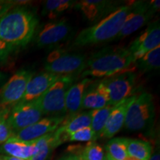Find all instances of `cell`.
Masks as SVG:
<instances>
[{"mask_svg": "<svg viewBox=\"0 0 160 160\" xmlns=\"http://www.w3.org/2000/svg\"><path fill=\"white\" fill-rule=\"evenodd\" d=\"M159 44V22L155 21L149 24L145 31L131 44L128 49L137 61L146 53L160 46Z\"/></svg>", "mask_w": 160, "mask_h": 160, "instance_id": "cell-14", "label": "cell"}, {"mask_svg": "<svg viewBox=\"0 0 160 160\" xmlns=\"http://www.w3.org/2000/svg\"><path fill=\"white\" fill-rule=\"evenodd\" d=\"M105 160H106V159H105Z\"/></svg>", "mask_w": 160, "mask_h": 160, "instance_id": "cell-38", "label": "cell"}, {"mask_svg": "<svg viewBox=\"0 0 160 160\" xmlns=\"http://www.w3.org/2000/svg\"><path fill=\"white\" fill-rule=\"evenodd\" d=\"M93 82L91 78H84L83 79L73 82L68 90L65 97V113L67 117L73 116L82 110V102L88 87Z\"/></svg>", "mask_w": 160, "mask_h": 160, "instance_id": "cell-17", "label": "cell"}, {"mask_svg": "<svg viewBox=\"0 0 160 160\" xmlns=\"http://www.w3.org/2000/svg\"><path fill=\"white\" fill-rule=\"evenodd\" d=\"M73 33V28L67 19L51 22L43 26L36 38L38 48H50L65 42Z\"/></svg>", "mask_w": 160, "mask_h": 160, "instance_id": "cell-11", "label": "cell"}, {"mask_svg": "<svg viewBox=\"0 0 160 160\" xmlns=\"http://www.w3.org/2000/svg\"><path fill=\"white\" fill-rule=\"evenodd\" d=\"M76 1L72 0H48L43 4L42 14L50 19H55L64 12L74 7Z\"/></svg>", "mask_w": 160, "mask_h": 160, "instance_id": "cell-22", "label": "cell"}, {"mask_svg": "<svg viewBox=\"0 0 160 160\" xmlns=\"http://www.w3.org/2000/svg\"><path fill=\"white\" fill-rule=\"evenodd\" d=\"M137 95L127 98L113 106L99 138L111 139L122 128L129 105Z\"/></svg>", "mask_w": 160, "mask_h": 160, "instance_id": "cell-15", "label": "cell"}, {"mask_svg": "<svg viewBox=\"0 0 160 160\" xmlns=\"http://www.w3.org/2000/svg\"><path fill=\"white\" fill-rule=\"evenodd\" d=\"M66 117H47L29 127L17 132L12 138L21 141H33L55 131L65 121Z\"/></svg>", "mask_w": 160, "mask_h": 160, "instance_id": "cell-12", "label": "cell"}, {"mask_svg": "<svg viewBox=\"0 0 160 160\" xmlns=\"http://www.w3.org/2000/svg\"><path fill=\"white\" fill-rule=\"evenodd\" d=\"M113 106L108 105L102 108L92 110L91 127L95 133L97 139H99L102 131L105 127L106 122Z\"/></svg>", "mask_w": 160, "mask_h": 160, "instance_id": "cell-26", "label": "cell"}, {"mask_svg": "<svg viewBox=\"0 0 160 160\" xmlns=\"http://www.w3.org/2000/svg\"><path fill=\"white\" fill-rule=\"evenodd\" d=\"M127 150L128 157L139 160H148L152 153V147L148 142L136 139H128Z\"/></svg>", "mask_w": 160, "mask_h": 160, "instance_id": "cell-23", "label": "cell"}, {"mask_svg": "<svg viewBox=\"0 0 160 160\" xmlns=\"http://www.w3.org/2000/svg\"><path fill=\"white\" fill-rule=\"evenodd\" d=\"M97 139L91 126L74 132L68 138V141L70 142H93Z\"/></svg>", "mask_w": 160, "mask_h": 160, "instance_id": "cell-29", "label": "cell"}, {"mask_svg": "<svg viewBox=\"0 0 160 160\" xmlns=\"http://www.w3.org/2000/svg\"><path fill=\"white\" fill-rule=\"evenodd\" d=\"M73 76H62L36 102L44 115L64 117L65 97L68 90L74 82Z\"/></svg>", "mask_w": 160, "mask_h": 160, "instance_id": "cell-5", "label": "cell"}, {"mask_svg": "<svg viewBox=\"0 0 160 160\" xmlns=\"http://www.w3.org/2000/svg\"><path fill=\"white\" fill-rule=\"evenodd\" d=\"M125 160H139V159H136V158H133V157H128Z\"/></svg>", "mask_w": 160, "mask_h": 160, "instance_id": "cell-36", "label": "cell"}, {"mask_svg": "<svg viewBox=\"0 0 160 160\" xmlns=\"http://www.w3.org/2000/svg\"><path fill=\"white\" fill-rule=\"evenodd\" d=\"M59 160H81L79 157L73 153H69V154L63 156Z\"/></svg>", "mask_w": 160, "mask_h": 160, "instance_id": "cell-32", "label": "cell"}, {"mask_svg": "<svg viewBox=\"0 0 160 160\" xmlns=\"http://www.w3.org/2000/svg\"><path fill=\"white\" fill-rule=\"evenodd\" d=\"M43 113L36 100L18 103L12 108L8 117V124L14 134L42 119Z\"/></svg>", "mask_w": 160, "mask_h": 160, "instance_id": "cell-10", "label": "cell"}, {"mask_svg": "<svg viewBox=\"0 0 160 160\" xmlns=\"http://www.w3.org/2000/svg\"><path fill=\"white\" fill-rule=\"evenodd\" d=\"M128 138L125 137H117L110 140L105 146L108 154L113 160H125L128 157Z\"/></svg>", "mask_w": 160, "mask_h": 160, "instance_id": "cell-25", "label": "cell"}, {"mask_svg": "<svg viewBox=\"0 0 160 160\" xmlns=\"http://www.w3.org/2000/svg\"><path fill=\"white\" fill-rule=\"evenodd\" d=\"M154 118L153 96L148 92H143L137 95L129 105L124 125L129 131H144L151 127Z\"/></svg>", "mask_w": 160, "mask_h": 160, "instance_id": "cell-4", "label": "cell"}, {"mask_svg": "<svg viewBox=\"0 0 160 160\" xmlns=\"http://www.w3.org/2000/svg\"><path fill=\"white\" fill-rule=\"evenodd\" d=\"M60 77V76L42 72L39 74L33 75L28 83L25 94L18 103H25L34 101L39 98ZM17 103V104H18Z\"/></svg>", "mask_w": 160, "mask_h": 160, "instance_id": "cell-16", "label": "cell"}, {"mask_svg": "<svg viewBox=\"0 0 160 160\" xmlns=\"http://www.w3.org/2000/svg\"><path fill=\"white\" fill-rule=\"evenodd\" d=\"M87 57L80 53H71L65 50H55L46 58V72L60 76H73L82 73L85 69Z\"/></svg>", "mask_w": 160, "mask_h": 160, "instance_id": "cell-6", "label": "cell"}, {"mask_svg": "<svg viewBox=\"0 0 160 160\" xmlns=\"http://www.w3.org/2000/svg\"><path fill=\"white\" fill-rule=\"evenodd\" d=\"M91 125V111L79 112L73 116L66 117L65 121L57 129V131L64 143L68 141V138L72 133L84 128L90 127Z\"/></svg>", "mask_w": 160, "mask_h": 160, "instance_id": "cell-20", "label": "cell"}, {"mask_svg": "<svg viewBox=\"0 0 160 160\" xmlns=\"http://www.w3.org/2000/svg\"><path fill=\"white\" fill-rule=\"evenodd\" d=\"M21 2L11 1V0H0V18L2 17L7 12L18 5H20Z\"/></svg>", "mask_w": 160, "mask_h": 160, "instance_id": "cell-31", "label": "cell"}, {"mask_svg": "<svg viewBox=\"0 0 160 160\" xmlns=\"http://www.w3.org/2000/svg\"><path fill=\"white\" fill-rule=\"evenodd\" d=\"M148 160H160V154L159 149L156 150V151L151 156Z\"/></svg>", "mask_w": 160, "mask_h": 160, "instance_id": "cell-34", "label": "cell"}, {"mask_svg": "<svg viewBox=\"0 0 160 160\" xmlns=\"http://www.w3.org/2000/svg\"><path fill=\"white\" fill-rule=\"evenodd\" d=\"M34 75L30 70L22 69L14 73L0 88V107L13 108L23 97L28 83Z\"/></svg>", "mask_w": 160, "mask_h": 160, "instance_id": "cell-9", "label": "cell"}, {"mask_svg": "<svg viewBox=\"0 0 160 160\" xmlns=\"http://www.w3.org/2000/svg\"><path fill=\"white\" fill-rule=\"evenodd\" d=\"M131 7L132 2L122 5L94 25L82 30L76 37L73 46L83 47L114 40Z\"/></svg>", "mask_w": 160, "mask_h": 160, "instance_id": "cell-3", "label": "cell"}, {"mask_svg": "<svg viewBox=\"0 0 160 160\" xmlns=\"http://www.w3.org/2000/svg\"><path fill=\"white\" fill-rule=\"evenodd\" d=\"M39 19L34 10L16 6L0 18V40L17 48L27 45L34 36Z\"/></svg>", "mask_w": 160, "mask_h": 160, "instance_id": "cell-2", "label": "cell"}, {"mask_svg": "<svg viewBox=\"0 0 160 160\" xmlns=\"http://www.w3.org/2000/svg\"><path fill=\"white\" fill-rule=\"evenodd\" d=\"M121 2L109 0H81L76 2L74 8L82 13L90 22L96 21L109 15L122 6Z\"/></svg>", "mask_w": 160, "mask_h": 160, "instance_id": "cell-13", "label": "cell"}, {"mask_svg": "<svg viewBox=\"0 0 160 160\" xmlns=\"http://www.w3.org/2000/svg\"><path fill=\"white\" fill-rule=\"evenodd\" d=\"M36 153V140L25 142L11 137L7 142L0 145V154L19 159L31 160L34 157Z\"/></svg>", "mask_w": 160, "mask_h": 160, "instance_id": "cell-19", "label": "cell"}, {"mask_svg": "<svg viewBox=\"0 0 160 160\" xmlns=\"http://www.w3.org/2000/svg\"><path fill=\"white\" fill-rule=\"evenodd\" d=\"M105 157H106V160H113L108 154V153H106Z\"/></svg>", "mask_w": 160, "mask_h": 160, "instance_id": "cell-37", "label": "cell"}, {"mask_svg": "<svg viewBox=\"0 0 160 160\" xmlns=\"http://www.w3.org/2000/svg\"><path fill=\"white\" fill-rule=\"evenodd\" d=\"M62 143L57 130L36 139L37 153L31 160H47L53 150Z\"/></svg>", "mask_w": 160, "mask_h": 160, "instance_id": "cell-21", "label": "cell"}, {"mask_svg": "<svg viewBox=\"0 0 160 160\" xmlns=\"http://www.w3.org/2000/svg\"><path fill=\"white\" fill-rule=\"evenodd\" d=\"M77 156L81 160H105L103 147L95 141L89 142Z\"/></svg>", "mask_w": 160, "mask_h": 160, "instance_id": "cell-27", "label": "cell"}, {"mask_svg": "<svg viewBox=\"0 0 160 160\" xmlns=\"http://www.w3.org/2000/svg\"><path fill=\"white\" fill-rule=\"evenodd\" d=\"M109 105L108 91L102 81H93L86 90L84 94L82 110H97Z\"/></svg>", "mask_w": 160, "mask_h": 160, "instance_id": "cell-18", "label": "cell"}, {"mask_svg": "<svg viewBox=\"0 0 160 160\" xmlns=\"http://www.w3.org/2000/svg\"><path fill=\"white\" fill-rule=\"evenodd\" d=\"M160 46L146 53L136 61V68L142 72H150L159 68Z\"/></svg>", "mask_w": 160, "mask_h": 160, "instance_id": "cell-24", "label": "cell"}, {"mask_svg": "<svg viewBox=\"0 0 160 160\" xmlns=\"http://www.w3.org/2000/svg\"><path fill=\"white\" fill-rule=\"evenodd\" d=\"M11 108L0 107V145L13 137V131L8 124V117Z\"/></svg>", "mask_w": 160, "mask_h": 160, "instance_id": "cell-28", "label": "cell"}, {"mask_svg": "<svg viewBox=\"0 0 160 160\" xmlns=\"http://www.w3.org/2000/svg\"><path fill=\"white\" fill-rule=\"evenodd\" d=\"M0 160H25L22 159H19V158H16L13 157H10V156H5L0 154Z\"/></svg>", "mask_w": 160, "mask_h": 160, "instance_id": "cell-33", "label": "cell"}, {"mask_svg": "<svg viewBox=\"0 0 160 160\" xmlns=\"http://www.w3.org/2000/svg\"><path fill=\"white\" fill-rule=\"evenodd\" d=\"M159 0L133 2L131 10L126 17L122 28L114 40L122 39L139 30L159 11Z\"/></svg>", "mask_w": 160, "mask_h": 160, "instance_id": "cell-7", "label": "cell"}, {"mask_svg": "<svg viewBox=\"0 0 160 160\" xmlns=\"http://www.w3.org/2000/svg\"><path fill=\"white\" fill-rule=\"evenodd\" d=\"M136 59L128 48L107 47L96 52L87 59L81 77H111L134 71Z\"/></svg>", "mask_w": 160, "mask_h": 160, "instance_id": "cell-1", "label": "cell"}, {"mask_svg": "<svg viewBox=\"0 0 160 160\" xmlns=\"http://www.w3.org/2000/svg\"><path fill=\"white\" fill-rule=\"evenodd\" d=\"M5 79V75L3 73H2V72H0V84L3 82V80Z\"/></svg>", "mask_w": 160, "mask_h": 160, "instance_id": "cell-35", "label": "cell"}, {"mask_svg": "<svg viewBox=\"0 0 160 160\" xmlns=\"http://www.w3.org/2000/svg\"><path fill=\"white\" fill-rule=\"evenodd\" d=\"M17 48L0 40V64L5 62Z\"/></svg>", "mask_w": 160, "mask_h": 160, "instance_id": "cell-30", "label": "cell"}, {"mask_svg": "<svg viewBox=\"0 0 160 160\" xmlns=\"http://www.w3.org/2000/svg\"><path fill=\"white\" fill-rule=\"evenodd\" d=\"M137 73L131 71L101 80L107 89L109 105L114 106L127 98L137 95Z\"/></svg>", "mask_w": 160, "mask_h": 160, "instance_id": "cell-8", "label": "cell"}]
</instances>
